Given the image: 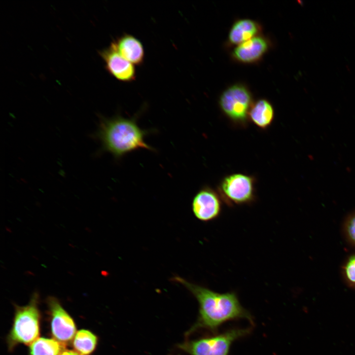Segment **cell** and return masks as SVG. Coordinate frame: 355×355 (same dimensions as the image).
<instances>
[{"instance_id": "cell-1", "label": "cell", "mask_w": 355, "mask_h": 355, "mask_svg": "<svg viewBox=\"0 0 355 355\" xmlns=\"http://www.w3.org/2000/svg\"><path fill=\"white\" fill-rule=\"evenodd\" d=\"M171 280L184 286L199 303L198 319L188 334L199 329H208L214 333L224 322L240 319L253 322L251 315L241 305L235 292H217L179 276H174Z\"/></svg>"}, {"instance_id": "cell-2", "label": "cell", "mask_w": 355, "mask_h": 355, "mask_svg": "<svg viewBox=\"0 0 355 355\" xmlns=\"http://www.w3.org/2000/svg\"><path fill=\"white\" fill-rule=\"evenodd\" d=\"M137 117L125 118L117 115L111 118H100L98 129L93 134L101 144V151L111 154L115 159L139 149L155 151L144 141L149 133L137 124Z\"/></svg>"}, {"instance_id": "cell-3", "label": "cell", "mask_w": 355, "mask_h": 355, "mask_svg": "<svg viewBox=\"0 0 355 355\" xmlns=\"http://www.w3.org/2000/svg\"><path fill=\"white\" fill-rule=\"evenodd\" d=\"M38 295L35 293L29 303L24 306H16L11 330L8 337L9 347L12 348L18 343L31 345L39 333V313L37 307Z\"/></svg>"}, {"instance_id": "cell-4", "label": "cell", "mask_w": 355, "mask_h": 355, "mask_svg": "<svg viewBox=\"0 0 355 355\" xmlns=\"http://www.w3.org/2000/svg\"><path fill=\"white\" fill-rule=\"evenodd\" d=\"M251 331V328H233L210 337L186 341L178 347L190 355H229L232 343Z\"/></svg>"}, {"instance_id": "cell-5", "label": "cell", "mask_w": 355, "mask_h": 355, "mask_svg": "<svg viewBox=\"0 0 355 355\" xmlns=\"http://www.w3.org/2000/svg\"><path fill=\"white\" fill-rule=\"evenodd\" d=\"M255 178L236 173L225 177L218 187V193L228 206L247 205L255 199Z\"/></svg>"}, {"instance_id": "cell-6", "label": "cell", "mask_w": 355, "mask_h": 355, "mask_svg": "<svg viewBox=\"0 0 355 355\" xmlns=\"http://www.w3.org/2000/svg\"><path fill=\"white\" fill-rule=\"evenodd\" d=\"M219 103L222 111L233 122L246 123L251 106V97L245 87L236 84L228 88L221 94Z\"/></svg>"}, {"instance_id": "cell-7", "label": "cell", "mask_w": 355, "mask_h": 355, "mask_svg": "<svg viewBox=\"0 0 355 355\" xmlns=\"http://www.w3.org/2000/svg\"><path fill=\"white\" fill-rule=\"evenodd\" d=\"M222 199L216 191L206 186L195 195L191 204L194 216L200 221L209 222L217 218L222 209Z\"/></svg>"}, {"instance_id": "cell-8", "label": "cell", "mask_w": 355, "mask_h": 355, "mask_svg": "<svg viewBox=\"0 0 355 355\" xmlns=\"http://www.w3.org/2000/svg\"><path fill=\"white\" fill-rule=\"evenodd\" d=\"M47 303L51 316V331L55 340L64 343L71 340L76 332L74 322L57 299L49 297Z\"/></svg>"}, {"instance_id": "cell-9", "label": "cell", "mask_w": 355, "mask_h": 355, "mask_svg": "<svg viewBox=\"0 0 355 355\" xmlns=\"http://www.w3.org/2000/svg\"><path fill=\"white\" fill-rule=\"evenodd\" d=\"M106 71L116 79L129 82L135 80L137 73L133 64L123 58L112 41L109 47L100 52Z\"/></svg>"}, {"instance_id": "cell-10", "label": "cell", "mask_w": 355, "mask_h": 355, "mask_svg": "<svg viewBox=\"0 0 355 355\" xmlns=\"http://www.w3.org/2000/svg\"><path fill=\"white\" fill-rule=\"evenodd\" d=\"M120 55L133 65L143 63L145 52L142 42L135 36L124 34L113 41Z\"/></svg>"}, {"instance_id": "cell-11", "label": "cell", "mask_w": 355, "mask_h": 355, "mask_svg": "<svg viewBox=\"0 0 355 355\" xmlns=\"http://www.w3.org/2000/svg\"><path fill=\"white\" fill-rule=\"evenodd\" d=\"M268 42L263 37L254 36L234 49L233 56L243 63H252L259 60L268 49Z\"/></svg>"}, {"instance_id": "cell-12", "label": "cell", "mask_w": 355, "mask_h": 355, "mask_svg": "<svg viewBox=\"0 0 355 355\" xmlns=\"http://www.w3.org/2000/svg\"><path fill=\"white\" fill-rule=\"evenodd\" d=\"M248 117L256 126L265 129L271 125L273 121L274 110L268 101L261 99L251 107Z\"/></svg>"}, {"instance_id": "cell-13", "label": "cell", "mask_w": 355, "mask_h": 355, "mask_svg": "<svg viewBox=\"0 0 355 355\" xmlns=\"http://www.w3.org/2000/svg\"><path fill=\"white\" fill-rule=\"evenodd\" d=\"M259 27L255 22L250 19L236 21L229 34V41L234 44H240L254 37Z\"/></svg>"}, {"instance_id": "cell-14", "label": "cell", "mask_w": 355, "mask_h": 355, "mask_svg": "<svg viewBox=\"0 0 355 355\" xmlns=\"http://www.w3.org/2000/svg\"><path fill=\"white\" fill-rule=\"evenodd\" d=\"M63 347L56 340L38 338L30 345V355H59Z\"/></svg>"}, {"instance_id": "cell-15", "label": "cell", "mask_w": 355, "mask_h": 355, "mask_svg": "<svg viewBox=\"0 0 355 355\" xmlns=\"http://www.w3.org/2000/svg\"><path fill=\"white\" fill-rule=\"evenodd\" d=\"M97 341V337L92 332L81 329L76 333L73 346L74 350L80 355H89L94 351Z\"/></svg>"}, {"instance_id": "cell-16", "label": "cell", "mask_w": 355, "mask_h": 355, "mask_svg": "<svg viewBox=\"0 0 355 355\" xmlns=\"http://www.w3.org/2000/svg\"><path fill=\"white\" fill-rule=\"evenodd\" d=\"M345 274L350 282L355 283V255L348 260L345 267Z\"/></svg>"}, {"instance_id": "cell-17", "label": "cell", "mask_w": 355, "mask_h": 355, "mask_svg": "<svg viewBox=\"0 0 355 355\" xmlns=\"http://www.w3.org/2000/svg\"><path fill=\"white\" fill-rule=\"evenodd\" d=\"M347 230L349 237L355 242V216L349 222Z\"/></svg>"}, {"instance_id": "cell-18", "label": "cell", "mask_w": 355, "mask_h": 355, "mask_svg": "<svg viewBox=\"0 0 355 355\" xmlns=\"http://www.w3.org/2000/svg\"><path fill=\"white\" fill-rule=\"evenodd\" d=\"M59 355H80L77 352L72 350H63Z\"/></svg>"}]
</instances>
